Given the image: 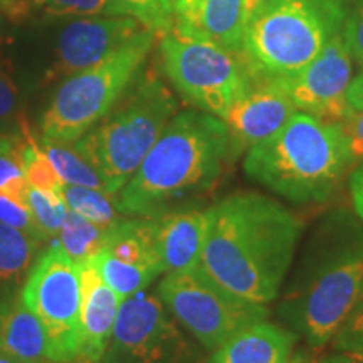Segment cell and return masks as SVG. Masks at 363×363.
Here are the masks:
<instances>
[{"label":"cell","instance_id":"cell-1","mask_svg":"<svg viewBox=\"0 0 363 363\" xmlns=\"http://www.w3.org/2000/svg\"><path fill=\"white\" fill-rule=\"evenodd\" d=\"M301 222L257 192H239L208 207L201 267L235 296L267 305L279 296L293 264Z\"/></svg>","mask_w":363,"mask_h":363},{"label":"cell","instance_id":"cell-2","mask_svg":"<svg viewBox=\"0 0 363 363\" xmlns=\"http://www.w3.org/2000/svg\"><path fill=\"white\" fill-rule=\"evenodd\" d=\"M234 155L229 128L220 118L199 110L180 111L116 194L121 214L158 217L175 202L211 190Z\"/></svg>","mask_w":363,"mask_h":363},{"label":"cell","instance_id":"cell-3","mask_svg":"<svg viewBox=\"0 0 363 363\" xmlns=\"http://www.w3.org/2000/svg\"><path fill=\"white\" fill-rule=\"evenodd\" d=\"M352 167L342 123L296 111L278 133L247 150L249 179L294 203L323 202Z\"/></svg>","mask_w":363,"mask_h":363},{"label":"cell","instance_id":"cell-4","mask_svg":"<svg viewBox=\"0 0 363 363\" xmlns=\"http://www.w3.org/2000/svg\"><path fill=\"white\" fill-rule=\"evenodd\" d=\"M179 101L153 69L135 76L115 106L74 147L116 195L140 169L145 157L177 115Z\"/></svg>","mask_w":363,"mask_h":363},{"label":"cell","instance_id":"cell-5","mask_svg":"<svg viewBox=\"0 0 363 363\" xmlns=\"http://www.w3.org/2000/svg\"><path fill=\"white\" fill-rule=\"evenodd\" d=\"M343 0H264L244 30L254 79H281L310 65L343 27Z\"/></svg>","mask_w":363,"mask_h":363},{"label":"cell","instance_id":"cell-6","mask_svg":"<svg viewBox=\"0 0 363 363\" xmlns=\"http://www.w3.org/2000/svg\"><path fill=\"white\" fill-rule=\"evenodd\" d=\"M363 299V233L337 234L311 257L284 315L311 347L331 342Z\"/></svg>","mask_w":363,"mask_h":363},{"label":"cell","instance_id":"cell-7","mask_svg":"<svg viewBox=\"0 0 363 363\" xmlns=\"http://www.w3.org/2000/svg\"><path fill=\"white\" fill-rule=\"evenodd\" d=\"M155 38V33L143 29L98 65L66 78L45 108L40 138L74 143L93 128L142 69Z\"/></svg>","mask_w":363,"mask_h":363},{"label":"cell","instance_id":"cell-8","mask_svg":"<svg viewBox=\"0 0 363 363\" xmlns=\"http://www.w3.org/2000/svg\"><path fill=\"white\" fill-rule=\"evenodd\" d=\"M163 72L195 110L224 118L254 84L242 54L169 30L160 35Z\"/></svg>","mask_w":363,"mask_h":363},{"label":"cell","instance_id":"cell-9","mask_svg":"<svg viewBox=\"0 0 363 363\" xmlns=\"http://www.w3.org/2000/svg\"><path fill=\"white\" fill-rule=\"evenodd\" d=\"M158 296L179 325L207 350L214 352L246 326L267 320V308L229 293L211 279L201 266L167 272L158 284Z\"/></svg>","mask_w":363,"mask_h":363},{"label":"cell","instance_id":"cell-10","mask_svg":"<svg viewBox=\"0 0 363 363\" xmlns=\"http://www.w3.org/2000/svg\"><path fill=\"white\" fill-rule=\"evenodd\" d=\"M21 299L43 325L52 363H76L79 353L81 271L56 242L35 259Z\"/></svg>","mask_w":363,"mask_h":363},{"label":"cell","instance_id":"cell-11","mask_svg":"<svg viewBox=\"0 0 363 363\" xmlns=\"http://www.w3.org/2000/svg\"><path fill=\"white\" fill-rule=\"evenodd\" d=\"M197 352L158 294L138 291L121 301L99 363H195Z\"/></svg>","mask_w":363,"mask_h":363},{"label":"cell","instance_id":"cell-12","mask_svg":"<svg viewBox=\"0 0 363 363\" xmlns=\"http://www.w3.org/2000/svg\"><path fill=\"white\" fill-rule=\"evenodd\" d=\"M352 61L340 30L301 71L289 78L272 81L286 91L298 111L325 121L343 123L352 113L347 103V93L353 79Z\"/></svg>","mask_w":363,"mask_h":363},{"label":"cell","instance_id":"cell-13","mask_svg":"<svg viewBox=\"0 0 363 363\" xmlns=\"http://www.w3.org/2000/svg\"><path fill=\"white\" fill-rule=\"evenodd\" d=\"M143 29L147 27L130 16H98L69 22L57 38L48 79L69 78L98 65Z\"/></svg>","mask_w":363,"mask_h":363},{"label":"cell","instance_id":"cell-14","mask_svg":"<svg viewBox=\"0 0 363 363\" xmlns=\"http://www.w3.org/2000/svg\"><path fill=\"white\" fill-rule=\"evenodd\" d=\"M296 111L276 81L254 79L252 88L222 118L233 138L234 153L271 138Z\"/></svg>","mask_w":363,"mask_h":363},{"label":"cell","instance_id":"cell-15","mask_svg":"<svg viewBox=\"0 0 363 363\" xmlns=\"http://www.w3.org/2000/svg\"><path fill=\"white\" fill-rule=\"evenodd\" d=\"M244 0H175L174 30L242 54L246 30Z\"/></svg>","mask_w":363,"mask_h":363},{"label":"cell","instance_id":"cell-16","mask_svg":"<svg viewBox=\"0 0 363 363\" xmlns=\"http://www.w3.org/2000/svg\"><path fill=\"white\" fill-rule=\"evenodd\" d=\"M81 325L79 353L76 363H99L110 343L121 299L104 283L96 259L81 262Z\"/></svg>","mask_w":363,"mask_h":363},{"label":"cell","instance_id":"cell-17","mask_svg":"<svg viewBox=\"0 0 363 363\" xmlns=\"http://www.w3.org/2000/svg\"><path fill=\"white\" fill-rule=\"evenodd\" d=\"M155 220L157 246L165 274L201 266L208 208H177L155 217Z\"/></svg>","mask_w":363,"mask_h":363},{"label":"cell","instance_id":"cell-18","mask_svg":"<svg viewBox=\"0 0 363 363\" xmlns=\"http://www.w3.org/2000/svg\"><path fill=\"white\" fill-rule=\"evenodd\" d=\"M294 342L293 331L262 320L225 340L207 363H284L293 355Z\"/></svg>","mask_w":363,"mask_h":363},{"label":"cell","instance_id":"cell-19","mask_svg":"<svg viewBox=\"0 0 363 363\" xmlns=\"http://www.w3.org/2000/svg\"><path fill=\"white\" fill-rule=\"evenodd\" d=\"M101 252L123 264L140 267L157 276L165 272L157 246L155 217L120 219L106 229Z\"/></svg>","mask_w":363,"mask_h":363},{"label":"cell","instance_id":"cell-20","mask_svg":"<svg viewBox=\"0 0 363 363\" xmlns=\"http://www.w3.org/2000/svg\"><path fill=\"white\" fill-rule=\"evenodd\" d=\"M0 352L22 363H52L43 325L21 298L0 305Z\"/></svg>","mask_w":363,"mask_h":363},{"label":"cell","instance_id":"cell-21","mask_svg":"<svg viewBox=\"0 0 363 363\" xmlns=\"http://www.w3.org/2000/svg\"><path fill=\"white\" fill-rule=\"evenodd\" d=\"M43 240L0 222V283H16L34 264Z\"/></svg>","mask_w":363,"mask_h":363},{"label":"cell","instance_id":"cell-22","mask_svg":"<svg viewBox=\"0 0 363 363\" xmlns=\"http://www.w3.org/2000/svg\"><path fill=\"white\" fill-rule=\"evenodd\" d=\"M40 147H43L45 155L49 157V160H51L65 185H79V187L106 190L101 177L94 170V167L81 155L74 143L52 142V140L40 138Z\"/></svg>","mask_w":363,"mask_h":363},{"label":"cell","instance_id":"cell-23","mask_svg":"<svg viewBox=\"0 0 363 363\" xmlns=\"http://www.w3.org/2000/svg\"><path fill=\"white\" fill-rule=\"evenodd\" d=\"M62 199L69 211L76 212L103 229H110L120 217V208L116 203V195L106 190L93 187H79V185H65Z\"/></svg>","mask_w":363,"mask_h":363},{"label":"cell","instance_id":"cell-24","mask_svg":"<svg viewBox=\"0 0 363 363\" xmlns=\"http://www.w3.org/2000/svg\"><path fill=\"white\" fill-rule=\"evenodd\" d=\"M106 229L84 219L67 208V214L57 238L61 247L76 264L91 259L101 252Z\"/></svg>","mask_w":363,"mask_h":363},{"label":"cell","instance_id":"cell-25","mask_svg":"<svg viewBox=\"0 0 363 363\" xmlns=\"http://www.w3.org/2000/svg\"><path fill=\"white\" fill-rule=\"evenodd\" d=\"M24 123L19 130L7 131L0 140V194L13 201L27 203L29 184L26 180L22 145H24Z\"/></svg>","mask_w":363,"mask_h":363},{"label":"cell","instance_id":"cell-26","mask_svg":"<svg viewBox=\"0 0 363 363\" xmlns=\"http://www.w3.org/2000/svg\"><path fill=\"white\" fill-rule=\"evenodd\" d=\"M22 162H24L26 180L30 189L44 190V192L62 194L65 184L57 175L56 169L45 155L40 143L33 133L24 126V145H22Z\"/></svg>","mask_w":363,"mask_h":363},{"label":"cell","instance_id":"cell-27","mask_svg":"<svg viewBox=\"0 0 363 363\" xmlns=\"http://www.w3.org/2000/svg\"><path fill=\"white\" fill-rule=\"evenodd\" d=\"M123 16L135 17L157 38L174 29L175 0H113Z\"/></svg>","mask_w":363,"mask_h":363},{"label":"cell","instance_id":"cell-28","mask_svg":"<svg viewBox=\"0 0 363 363\" xmlns=\"http://www.w3.org/2000/svg\"><path fill=\"white\" fill-rule=\"evenodd\" d=\"M27 206L33 212L35 224H38L40 233L45 235V239L57 238L67 214V206L62 199V194L29 189Z\"/></svg>","mask_w":363,"mask_h":363},{"label":"cell","instance_id":"cell-29","mask_svg":"<svg viewBox=\"0 0 363 363\" xmlns=\"http://www.w3.org/2000/svg\"><path fill=\"white\" fill-rule=\"evenodd\" d=\"M34 4L52 16H123L113 0H34Z\"/></svg>","mask_w":363,"mask_h":363},{"label":"cell","instance_id":"cell-30","mask_svg":"<svg viewBox=\"0 0 363 363\" xmlns=\"http://www.w3.org/2000/svg\"><path fill=\"white\" fill-rule=\"evenodd\" d=\"M21 126L19 89L11 71L0 62V131H13Z\"/></svg>","mask_w":363,"mask_h":363},{"label":"cell","instance_id":"cell-31","mask_svg":"<svg viewBox=\"0 0 363 363\" xmlns=\"http://www.w3.org/2000/svg\"><path fill=\"white\" fill-rule=\"evenodd\" d=\"M343 40L353 61L363 66V0H343Z\"/></svg>","mask_w":363,"mask_h":363},{"label":"cell","instance_id":"cell-32","mask_svg":"<svg viewBox=\"0 0 363 363\" xmlns=\"http://www.w3.org/2000/svg\"><path fill=\"white\" fill-rule=\"evenodd\" d=\"M0 222L6 225H11L13 229H19L22 233L33 235L39 240H48L45 235L40 233V229L35 224L33 212L27 203L13 201L11 197L0 194Z\"/></svg>","mask_w":363,"mask_h":363},{"label":"cell","instance_id":"cell-33","mask_svg":"<svg viewBox=\"0 0 363 363\" xmlns=\"http://www.w3.org/2000/svg\"><path fill=\"white\" fill-rule=\"evenodd\" d=\"M347 135L348 152H350L352 165L363 162V110L352 111L342 123Z\"/></svg>","mask_w":363,"mask_h":363},{"label":"cell","instance_id":"cell-34","mask_svg":"<svg viewBox=\"0 0 363 363\" xmlns=\"http://www.w3.org/2000/svg\"><path fill=\"white\" fill-rule=\"evenodd\" d=\"M333 348L338 353L363 360V328L340 330L333 338Z\"/></svg>","mask_w":363,"mask_h":363},{"label":"cell","instance_id":"cell-35","mask_svg":"<svg viewBox=\"0 0 363 363\" xmlns=\"http://www.w3.org/2000/svg\"><path fill=\"white\" fill-rule=\"evenodd\" d=\"M348 187H350V197L355 214L363 222V162L357 163V167L353 169Z\"/></svg>","mask_w":363,"mask_h":363},{"label":"cell","instance_id":"cell-36","mask_svg":"<svg viewBox=\"0 0 363 363\" xmlns=\"http://www.w3.org/2000/svg\"><path fill=\"white\" fill-rule=\"evenodd\" d=\"M347 103L352 111L363 110V66L355 78L352 79L347 93Z\"/></svg>","mask_w":363,"mask_h":363},{"label":"cell","instance_id":"cell-37","mask_svg":"<svg viewBox=\"0 0 363 363\" xmlns=\"http://www.w3.org/2000/svg\"><path fill=\"white\" fill-rule=\"evenodd\" d=\"M358 328H363V299L358 303L355 310L350 313V316H348V320L345 321L342 330H358Z\"/></svg>","mask_w":363,"mask_h":363},{"label":"cell","instance_id":"cell-38","mask_svg":"<svg viewBox=\"0 0 363 363\" xmlns=\"http://www.w3.org/2000/svg\"><path fill=\"white\" fill-rule=\"evenodd\" d=\"M321 363H363V360L362 358L345 355V353H337V355H331Z\"/></svg>","mask_w":363,"mask_h":363},{"label":"cell","instance_id":"cell-39","mask_svg":"<svg viewBox=\"0 0 363 363\" xmlns=\"http://www.w3.org/2000/svg\"><path fill=\"white\" fill-rule=\"evenodd\" d=\"M264 0H244V11H246V21L251 19V16L256 12V9L261 6Z\"/></svg>","mask_w":363,"mask_h":363},{"label":"cell","instance_id":"cell-40","mask_svg":"<svg viewBox=\"0 0 363 363\" xmlns=\"http://www.w3.org/2000/svg\"><path fill=\"white\" fill-rule=\"evenodd\" d=\"M284 363H315V362H313L311 358H308L306 355H303V353H298V355L289 357Z\"/></svg>","mask_w":363,"mask_h":363},{"label":"cell","instance_id":"cell-41","mask_svg":"<svg viewBox=\"0 0 363 363\" xmlns=\"http://www.w3.org/2000/svg\"><path fill=\"white\" fill-rule=\"evenodd\" d=\"M0 363H22V362L17 360V358L11 357V355H7V353L0 352Z\"/></svg>","mask_w":363,"mask_h":363},{"label":"cell","instance_id":"cell-42","mask_svg":"<svg viewBox=\"0 0 363 363\" xmlns=\"http://www.w3.org/2000/svg\"><path fill=\"white\" fill-rule=\"evenodd\" d=\"M6 133H7V131H0V140H2V136L6 135Z\"/></svg>","mask_w":363,"mask_h":363}]
</instances>
